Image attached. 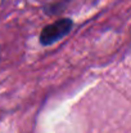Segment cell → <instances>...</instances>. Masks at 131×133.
I'll return each instance as SVG.
<instances>
[{
    "mask_svg": "<svg viewBox=\"0 0 131 133\" xmlns=\"http://www.w3.org/2000/svg\"><path fill=\"white\" fill-rule=\"evenodd\" d=\"M72 25V21L68 18H62L51 25H48L40 34V43L44 45H50L58 42L71 31Z\"/></svg>",
    "mask_w": 131,
    "mask_h": 133,
    "instance_id": "6da1fadb",
    "label": "cell"
}]
</instances>
